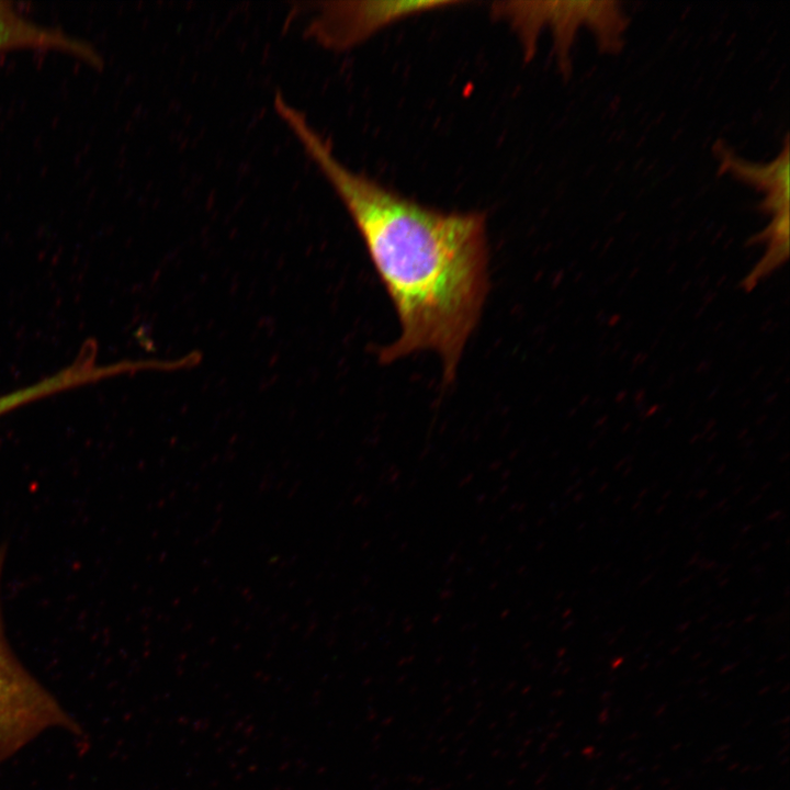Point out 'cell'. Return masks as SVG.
Wrapping results in <instances>:
<instances>
[{
  "label": "cell",
  "instance_id": "6da1fadb",
  "mask_svg": "<svg viewBox=\"0 0 790 790\" xmlns=\"http://www.w3.org/2000/svg\"><path fill=\"white\" fill-rule=\"evenodd\" d=\"M279 116L346 206L392 301L400 332L380 362L433 351L450 383L489 290L485 215L407 200L343 166L295 108Z\"/></svg>",
  "mask_w": 790,
  "mask_h": 790
},
{
  "label": "cell",
  "instance_id": "7a4b0ae2",
  "mask_svg": "<svg viewBox=\"0 0 790 790\" xmlns=\"http://www.w3.org/2000/svg\"><path fill=\"white\" fill-rule=\"evenodd\" d=\"M3 556L0 552V583ZM50 729L82 734L75 719L14 655L0 606V764Z\"/></svg>",
  "mask_w": 790,
  "mask_h": 790
},
{
  "label": "cell",
  "instance_id": "3957f363",
  "mask_svg": "<svg viewBox=\"0 0 790 790\" xmlns=\"http://www.w3.org/2000/svg\"><path fill=\"white\" fill-rule=\"evenodd\" d=\"M458 3L442 0L326 2L309 33L326 47L345 49L405 16Z\"/></svg>",
  "mask_w": 790,
  "mask_h": 790
},
{
  "label": "cell",
  "instance_id": "277c9868",
  "mask_svg": "<svg viewBox=\"0 0 790 790\" xmlns=\"http://www.w3.org/2000/svg\"><path fill=\"white\" fill-rule=\"evenodd\" d=\"M15 47L60 49L79 57L86 50L83 43L38 25L23 16L11 3L0 1V52Z\"/></svg>",
  "mask_w": 790,
  "mask_h": 790
},
{
  "label": "cell",
  "instance_id": "5b68a950",
  "mask_svg": "<svg viewBox=\"0 0 790 790\" xmlns=\"http://www.w3.org/2000/svg\"><path fill=\"white\" fill-rule=\"evenodd\" d=\"M721 158L720 168L738 179L766 191L767 195L789 190V142L786 137L785 147L779 156L767 165H754L735 156L721 145L716 148Z\"/></svg>",
  "mask_w": 790,
  "mask_h": 790
},
{
  "label": "cell",
  "instance_id": "8992f818",
  "mask_svg": "<svg viewBox=\"0 0 790 790\" xmlns=\"http://www.w3.org/2000/svg\"><path fill=\"white\" fill-rule=\"evenodd\" d=\"M586 25L594 33L601 53L617 54L622 49L628 18L620 2L589 0Z\"/></svg>",
  "mask_w": 790,
  "mask_h": 790
}]
</instances>
